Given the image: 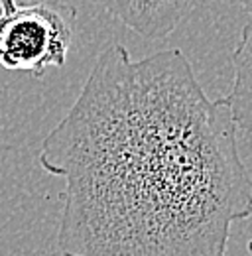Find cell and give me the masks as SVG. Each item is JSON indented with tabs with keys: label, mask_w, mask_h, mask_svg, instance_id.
<instances>
[{
	"label": "cell",
	"mask_w": 252,
	"mask_h": 256,
	"mask_svg": "<svg viewBox=\"0 0 252 256\" xmlns=\"http://www.w3.org/2000/svg\"><path fill=\"white\" fill-rule=\"evenodd\" d=\"M38 162L65 182L62 256H226L252 211L232 112L182 50L104 48Z\"/></svg>",
	"instance_id": "obj_1"
},
{
	"label": "cell",
	"mask_w": 252,
	"mask_h": 256,
	"mask_svg": "<svg viewBox=\"0 0 252 256\" xmlns=\"http://www.w3.org/2000/svg\"><path fill=\"white\" fill-rule=\"evenodd\" d=\"M77 10L58 0L16 4L0 12V67L44 77L50 67H63L75 36Z\"/></svg>",
	"instance_id": "obj_2"
},
{
	"label": "cell",
	"mask_w": 252,
	"mask_h": 256,
	"mask_svg": "<svg viewBox=\"0 0 252 256\" xmlns=\"http://www.w3.org/2000/svg\"><path fill=\"white\" fill-rule=\"evenodd\" d=\"M146 40H162L191 12L195 0H93Z\"/></svg>",
	"instance_id": "obj_3"
},
{
	"label": "cell",
	"mask_w": 252,
	"mask_h": 256,
	"mask_svg": "<svg viewBox=\"0 0 252 256\" xmlns=\"http://www.w3.org/2000/svg\"><path fill=\"white\" fill-rule=\"evenodd\" d=\"M232 65H234V81L232 89L226 96H222L232 112V118L238 130L242 132L244 140L248 142L250 134V100H252V24L250 20L244 22L240 40L232 52Z\"/></svg>",
	"instance_id": "obj_4"
},
{
	"label": "cell",
	"mask_w": 252,
	"mask_h": 256,
	"mask_svg": "<svg viewBox=\"0 0 252 256\" xmlns=\"http://www.w3.org/2000/svg\"><path fill=\"white\" fill-rule=\"evenodd\" d=\"M16 8V0H0V10L2 12H10Z\"/></svg>",
	"instance_id": "obj_5"
},
{
	"label": "cell",
	"mask_w": 252,
	"mask_h": 256,
	"mask_svg": "<svg viewBox=\"0 0 252 256\" xmlns=\"http://www.w3.org/2000/svg\"><path fill=\"white\" fill-rule=\"evenodd\" d=\"M240 2H242V6H244V10L248 12V10H250V0H240Z\"/></svg>",
	"instance_id": "obj_6"
}]
</instances>
